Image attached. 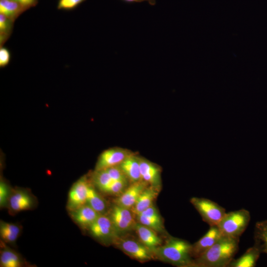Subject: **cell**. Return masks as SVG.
Segmentation results:
<instances>
[{
	"mask_svg": "<svg viewBox=\"0 0 267 267\" xmlns=\"http://www.w3.org/2000/svg\"><path fill=\"white\" fill-rule=\"evenodd\" d=\"M28 9L31 7L34 6L36 5L38 2V0H14Z\"/></svg>",
	"mask_w": 267,
	"mask_h": 267,
	"instance_id": "obj_31",
	"label": "cell"
},
{
	"mask_svg": "<svg viewBox=\"0 0 267 267\" xmlns=\"http://www.w3.org/2000/svg\"><path fill=\"white\" fill-rule=\"evenodd\" d=\"M105 170L114 180H128L119 165L111 167Z\"/></svg>",
	"mask_w": 267,
	"mask_h": 267,
	"instance_id": "obj_28",
	"label": "cell"
},
{
	"mask_svg": "<svg viewBox=\"0 0 267 267\" xmlns=\"http://www.w3.org/2000/svg\"><path fill=\"white\" fill-rule=\"evenodd\" d=\"M159 190L153 186L147 185L142 191L135 205L131 209L133 213L136 216L153 205Z\"/></svg>",
	"mask_w": 267,
	"mask_h": 267,
	"instance_id": "obj_18",
	"label": "cell"
},
{
	"mask_svg": "<svg viewBox=\"0 0 267 267\" xmlns=\"http://www.w3.org/2000/svg\"><path fill=\"white\" fill-rule=\"evenodd\" d=\"M261 254L259 249L254 245L239 258L233 259L227 267H254Z\"/></svg>",
	"mask_w": 267,
	"mask_h": 267,
	"instance_id": "obj_19",
	"label": "cell"
},
{
	"mask_svg": "<svg viewBox=\"0 0 267 267\" xmlns=\"http://www.w3.org/2000/svg\"><path fill=\"white\" fill-rule=\"evenodd\" d=\"M250 212L244 209L226 213L217 225L222 236L239 238L247 227Z\"/></svg>",
	"mask_w": 267,
	"mask_h": 267,
	"instance_id": "obj_3",
	"label": "cell"
},
{
	"mask_svg": "<svg viewBox=\"0 0 267 267\" xmlns=\"http://www.w3.org/2000/svg\"><path fill=\"white\" fill-rule=\"evenodd\" d=\"M88 229L93 237L105 244L113 243L119 236L107 214L100 215Z\"/></svg>",
	"mask_w": 267,
	"mask_h": 267,
	"instance_id": "obj_6",
	"label": "cell"
},
{
	"mask_svg": "<svg viewBox=\"0 0 267 267\" xmlns=\"http://www.w3.org/2000/svg\"><path fill=\"white\" fill-rule=\"evenodd\" d=\"M71 218L78 225L88 229L100 214L87 204L70 211Z\"/></svg>",
	"mask_w": 267,
	"mask_h": 267,
	"instance_id": "obj_15",
	"label": "cell"
},
{
	"mask_svg": "<svg viewBox=\"0 0 267 267\" xmlns=\"http://www.w3.org/2000/svg\"><path fill=\"white\" fill-rule=\"evenodd\" d=\"M221 236V233L217 225L210 226L207 232L192 245L191 255L193 259L207 251Z\"/></svg>",
	"mask_w": 267,
	"mask_h": 267,
	"instance_id": "obj_12",
	"label": "cell"
},
{
	"mask_svg": "<svg viewBox=\"0 0 267 267\" xmlns=\"http://www.w3.org/2000/svg\"><path fill=\"white\" fill-rule=\"evenodd\" d=\"M119 166L131 183L141 180L139 157L135 153L128 157Z\"/></svg>",
	"mask_w": 267,
	"mask_h": 267,
	"instance_id": "obj_17",
	"label": "cell"
},
{
	"mask_svg": "<svg viewBox=\"0 0 267 267\" xmlns=\"http://www.w3.org/2000/svg\"><path fill=\"white\" fill-rule=\"evenodd\" d=\"M27 9L14 0H0V13L13 21Z\"/></svg>",
	"mask_w": 267,
	"mask_h": 267,
	"instance_id": "obj_23",
	"label": "cell"
},
{
	"mask_svg": "<svg viewBox=\"0 0 267 267\" xmlns=\"http://www.w3.org/2000/svg\"><path fill=\"white\" fill-rule=\"evenodd\" d=\"M21 232V228L17 224L1 221L0 235L2 241L12 244L16 242Z\"/></svg>",
	"mask_w": 267,
	"mask_h": 267,
	"instance_id": "obj_22",
	"label": "cell"
},
{
	"mask_svg": "<svg viewBox=\"0 0 267 267\" xmlns=\"http://www.w3.org/2000/svg\"><path fill=\"white\" fill-rule=\"evenodd\" d=\"M148 184L141 180L131 183L115 199V204L132 209L140 194Z\"/></svg>",
	"mask_w": 267,
	"mask_h": 267,
	"instance_id": "obj_10",
	"label": "cell"
},
{
	"mask_svg": "<svg viewBox=\"0 0 267 267\" xmlns=\"http://www.w3.org/2000/svg\"><path fill=\"white\" fill-rule=\"evenodd\" d=\"M239 238L222 236L205 253L193 260L192 267H227L239 248Z\"/></svg>",
	"mask_w": 267,
	"mask_h": 267,
	"instance_id": "obj_1",
	"label": "cell"
},
{
	"mask_svg": "<svg viewBox=\"0 0 267 267\" xmlns=\"http://www.w3.org/2000/svg\"><path fill=\"white\" fill-rule=\"evenodd\" d=\"M113 244L125 254L139 261H150L155 257L153 252L140 241L117 237Z\"/></svg>",
	"mask_w": 267,
	"mask_h": 267,
	"instance_id": "obj_7",
	"label": "cell"
},
{
	"mask_svg": "<svg viewBox=\"0 0 267 267\" xmlns=\"http://www.w3.org/2000/svg\"><path fill=\"white\" fill-rule=\"evenodd\" d=\"M14 21L0 13V44L1 46L9 38Z\"/></svg>",
	"mask_w": 267,
	"mask_h": 267,
	"instance_id": "obj_25",
	"label": "cell"
},
{
	"mask_svg": "<svg viewBox=\"0 0 267 267\" xmlns=\"http://www.w3.org/2000/svg\"><path fill=\"white\" fill-rule=\"evenodd\" d=\"M0 267H19L22 266V261L18 254L13 250L2 246L0 256Z\"/></svg>",
	"mask_w": 267,
	"mask_h": 267,
	"instance_id": "obj_24",
	"label": "cell"
},
{
	"mask_svg": "<svg viewBox=\"0 0 267 267\" xmlns=\"http://www.w3.org/2000/svg\"><path fill=\"white\" fill-rule=\"evenodd\" d=\"M254 244L261 253L267 254V220L257 222L254 231Z\"/></svg>",
	"mask_w": 267,
	"mask_h": 267,
	"instance_id": "obj_21",
	"label": "cell"
},
{
	"mask_svg": "<svg viewBox=\"0 0 267 267\" xmlns=\"http://www.w3.org/2000/svg\"><path fill=\"white\" fill-rule=\"evenodd\" d=\"M140 171L141 180L148 185L160 189L161 187L160 167L154 163L139 157Z\"/></svg>",
	"mask_w": 267,
	"mask_h": 267,
	"instance_id": "obj_13",
	"label": "cell"
},
{
	"mask_svg": "<svg viewBox=\"0 0 267 267\" xmlns=\"http://www.w3.org/2000/svg\"><path fill=\"white\" fill-rule=\"evenodd\" d=\"M11 193L8 185L6 182L1 179L0 182V206L1 208L7 206Z\"/></svg>",
	"mask_w": 267,
	"mask_h": 267,
	"instance_id": "obj_27",
	"label": "cell"
},
{
	"mask_svg": "<svg viewBox=\"0 0 267 267\" xmlns=\"http://www.w3.org/2000/svg\"><path fill=\"white\" fill-rule=\"evenodd\" d=\"M90 184L86 176L74 183L68 194L67 208L69 211L87 204L88 189Z\"/></svg>",
	"mask_w": 267,
	"mask_h": 267,
	"instance_id": "obj_9",
	"label": "cell"
},
{
	"mask_svg": "<svg viewBox=\"0 0 267 267\" xmlns=\"http://www.w3.org/2000/svg\"><path fill=\"white\" fill-rule=\"evenodd\" d=\"M111 219L119 236L134 229L137 222L131 209L114 204L107 215Z\"/></svg>",
	"mask_w": 267,
	"mask_h": 267,
	"instance_id": "obj_5",
	"label": "cell"
},
{
	"mask_svg": "<svg viewBox=\"0 0 267 267\" xmlns=\"http://www.w3.org/2000/svg\"><path fill=\"white\" fill-rule=\"evenodd\" d=\"M192 245L188 241L168 237L164 245L156 248L154 254L162 261L178 267H192Z\"/></svg>",
	"mask_w": 267,
	"mask_h": 267,
	"instance_id": "obj_2",
	"label": "cell"
},
{
	"mask_svg": "<svg viewBox=\"0 0 267 267\" xmlns=\"http://www.w3.org/2000/svg\"><path fill=\"white\" fill-rule=\"evenodd\" d=\"M134 153L127 149L121 147H112L105 150L99 156L94 170L98 171L118 166Z\"/></svg>",
	"mask_w": 267,
	"mask_h": 267,
	"instance_id": "obj_8",
	"label": "cell"
},
{
	"mask_svg": "<svg viewBox=\"0 0 267 267\" xmlns=\"http://www.w3.org/2000/svg\"><path fill=\"white\" fill-rule=\"evenodd\" d=\"M128 3H139L144 1L147 2L151 5H154L156 4V0H121Z\"/></svg>",
	"mask_w": 267,
	"mask_h": 267,
	"instance_id": "obj_32",
	"label": "cell"
},
{
	"mask_svg": "<svg viewBox=\"0 0 267 267\" xmlns=\"http://www.w3.org/2000/svg\"><path fill=\"white\" fill-rule=\"evenodd\" d=\"M87 204L100 215L106 214L108 211L106 201L91 184L88 189Z\"/></svg>",
	"mask_w": 267,
	"mask_h": 267,
	"instance_id": "obj_20",
	"label": "cell"
},
{
	"mask_svg": "<svg viewBox=\"0 0 267 267\" xmlns=\"http://www.w3.org/2000/svg\"><path fill=\"white\" fill-rule=\"evenodd\" d=\"M86 0H59L57 4L58 9L71 10Z\"/></svg>",
	"mask_w": 267,
	"mask_h": 267,
	"instance_id": "obj_29",
	"label": "cell"
},
{
	"mask_svg": "<svg viewBox=\"0 0 267 267\" xmlns=\"http://www.w3.org/2000/svg\"><path fill=\"white\" fill-rule=\"evenodd\" d=\"M35 198L29 191L23 189H16L11 192L7 206L11 211L17 213L31 209L35 206Z\"/></svg>",
	"mask_w": 267,
	"mask_h": 267,
	"instance_id": "obj_11",
	"label": "cell"
},
{
	"mask_svg": "<svg viewBox=\"0 0 267 267\" xmlns=\"http://www.w3.org/2000/svg\"><path fill=\"white\" fill-rule=\"evenodd\" d=\"M190 201L210 226L218 225L226 213L224 208L207 198L194 197Z\"/></svg>",
	"mask_w": 267,
	"mask_h": 267,
	"instance_id": "obj_4",
	"label": "cell"
},
{
	"mask_svg": "<svg viewBox=\"0 0 267 267\" xmlns=\"http://www.w3.org/2000/svg\"><path fill=\"white\" fill-rule=\"evenodd\" d=\"M134 230L139 241L153 253L156 248L162 245V240L158 236L157 232L152 229L137 222Z\"/></svg>",
	"mask_w": 267,
	"mask_h": 267,
	"instance_id": "obj_16",
	"label": "cell"
},
{
	"mask_svg": "<svg viewBox=\"0 0 267 267\" xmlns=\"http://www.w3.org/2000/svg\"><path fill=\"white\" fill-rule=\"evenodd\" d=\"M137 222L146 226L157 232L165 233L162 219L153 204L136 216Z\"/></svg>",
	"mask_w": 267,
	"mask_h": 267,
	"instance_id": "obj_14",
	"label": "cell"
},
{
	"mask_svg": "<svg viewBox=\"0 0 267 267\" xmlns=\"http://www.w3.org/2000/svg\"><path fill=\"white\" fill-rule=\"evenodd\" d=\"M10 60V53L6 47L1 46L0 49V66L4 67L8 65Z\"/></svg>",
	"mask_w": 267,
	"mask_h": 267,
	"instance_id": "obj_30",
	"label": "cell"
},
{
	"mask_svg": "<svg viewBox=\"0 0 267 267\" xmlns=\"http://www.w3.org/2000/svg\"><path fill=\"white\" fill-rule=\"evenodd\" d=\"M128 180H115L102 192L112 195H120L127 187Z\"/></svg>",
	"mask_w": 267,
	"mask_h": 267,
	"instance_id": "obj_26",
	"label": "cell"
}]
</instances>
